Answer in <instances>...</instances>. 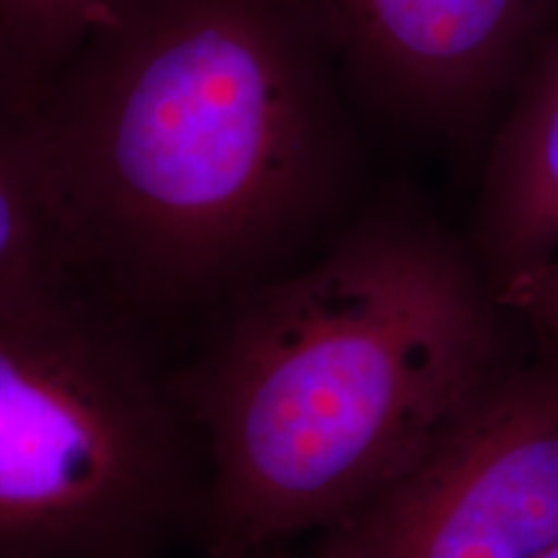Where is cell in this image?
Masks as SVG:
<instances>
[{"label": "cell", "instance_id": "obj_1", "mask_svg": "<svg viewBox=\"0 0 558 558\" xmlns=\"http://www.w3.org/2000/svg\"><path fill=\"white\" fill-rule=\"evenodd\" d=\"M341 65L313 0H140L26 111L78 282L137 329L308 256L344 197Z\"/></svg>", "mask_w": 558, "mask_h": 558}, {"label": "cell", "instance_id": "obj_2", "mask_svg": "<svg viewBox=\"0 0 558 558\" xmlns=\"http://www.w3.org/2000/svg\"><path fill=\"white\" fill-rule=\"evenodd\" d=\"M507 305L407 192L215 318L179 390L226 558L344 527L414 471L509 365Z\"/></svg>", "mask_w": 558, "mask_h": 558}, {"label": "cell", "instance_id": "obj_3", "mask_svg": "<svg viewBox=\"0 0 558 558\" xmlns=\"http://www.w3.org/2000/svg\"><path fill=\"white\" fill-rule=\"evenodd\" d=\"M202 497L197 429L143 329L75 284L0 298V558H122Z\"/></svg>", "mask_w": 558, "mask_h": 558}, {"label": "cell", "instance_id": "obj_4", "mask_svg": "<svg viewBox=\"0 0 558 558\" xmlns=\"http://www.w3.org/2000/svg\"><path fill=\"white\" fill-rule=\"evenodd\" d=\"M341 558H538L558 543V352L509 365L329 538Z\"/></svg>", "mask_w": 558, "mask_h": 558}, {"label": "cell", "instance_id": "obj_5", "mask_svg": "<svg viewBox=\"0 0 558 558\" xmlns=\"http://www.w3.org/2000/svg\"><path fill=\"white\" fill-rule=\"evenodd\" d=\"M341 73L369 104L452 132L507 104L558 29V0H313Z\"/></svg>", "mask_w": 558, "mask_h": 558}, {"label": "cell", "instance_id": "obj_6", "mask_svg": "<svg viewBox=\"0 0 558 558\" xmlns=\"http://www.w3.org/2000/svg\"><path fill=\"white\" fill-rule=\"evenodd\" d=\"M471 251L497 295L558 254V29L530 60L488 145Z\"/></svg>", "mask_w": 558, "mask_h": 558}, {"label": "cell", "instance_id": "obj_7", "mask_svg": "<svg viewBox=\"0 0 558 558\" xmlns=\"http://www.w3.org/2000/svg\"><path fill=\"white\" fill-rule=\"evenodd\" d=\"M83 288L29 117L0 96V298Z\"/></svg>", "mask_w": 558, "mask_h": 558}, {"label": "cell", "instance_id": "obj_8", "mask_svg": "<svg viewBox=\"0 0 558 558\" xmlns=\"http://www.w3.org/2000/svg\"><path fill=\"white\" fill-rule=\"evenodd\" d=\"M140 0H0V96L29 111L60 70Z\"/></svg>", "mask_w": 558, "mask_h": 558}, {"label": "cell", "instance_id": "obj_9", "mask_svg": "<svg viewBox=\"0 0 558 558\" xmlns=\"http://www.w3.org/2000/svg\"><path fill=\"white\" fill-rule=\"evenodd\" d=\"M499 300L507 311L525 316L548 341V349L558 352V254L507 288Z\"/></svg>", "mask_w": 558, "mask_h": 558}, {"label": "cell", "instance_id": "obj_10", "mask_svg": "<svg viewBox=\"0 0 558 558\" xmlns=\"http://www.w3.org/2000/svg\"><path fill=\"white\" fill-rule=\"evenodd\" d=\"M311 558H341V556H339V550L333 548L329 541H326V543H324V548H320L318 554H316V556H311Z\"/></svg>", "mask_w": 558, "mask_h": 558}, {"label": "cell", "instance_id": "obj_11", "mask_svg": "<svg viewBox=\"0 0 558 558\" xmlns=\"http://www.w3.org/2000/svg\"><path fill=\"white\" fill-rule=\"evenodd\" d=\"M538 558H558V543H556V546H554V548H548V550H546V554H543V556H538Z\"/></svg>", "mask_w": 558, "mask_h": 558}]
</instances>
